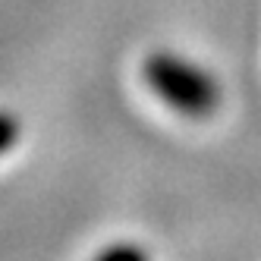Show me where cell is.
Instances as JSON below:
<instances>
[{
    "label": "cell",
    "mask_w": 261,
    "mask_h": 261,
    "mask_svg": "<svg viewBox=\"0 0 261 261\" xmlns=\"http://www.w3.org/2000/svg\"><path fill=\"white\" fill-rule=\"evenodd\" d=\"M142 76L148 88L170 107L179 117L189 120H204L211 117L220 104V85L211 72H204L201 66L176 57L170 50H154L148 54V60L142 66Z\"/></svg>",
    "instance_id": "6da1fadb"
},
{
    "label": "cell",
    "mask_w": 261,
    "mask_h": 261,
    "mask_svg": "<svg viewBox=\"0 0 261 261\" xmlns=\"http://www.w3.org/2000/svg\"><path fill=\"white\" fill-rule=\"evenodd\" d=\"M16 142H19V120L0 110V154H7Z\"/></svg>",
    "instance_id": "7a4b0ae2"
},
{
    "label": "cell",
    "mask_w": 261,
    "mask_h": 261,
    "mask_svg": "<svg viewBox=\"0 0 261 261\" xmlns=\"http://www.w3.org/2000/svg\"><path fill=\"white\" fill-rule=\"evenodd\" d=\"M98 258H104V261H120V258H129V261H145L148 255H145V249H139V246H110V249H104Z\"/></svg>",
    "instance_id": "3957f363"
}]
</instances>
